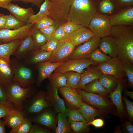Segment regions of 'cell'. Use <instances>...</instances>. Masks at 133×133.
Segmentation results:
<instances>
[{"instance_id":"50","label":"cell","mask_w":133,"mask_h":133,"mask_svg":"<svg viewBox=\"0 0 133 133\" xmlns=\"http://www.w3.org/2000/svg\"><path fill=\"white\" fill-rule=\"evenodd\" d=\"M51 132L48 129L44 128L36 124L32 125L29 133H50Z\"/></svg>"},{"instance_id":"48","label":"cell","mask_w":133,"mask_h":133,"mask_svg":"<svg viewBox=\"0 0 133 133\" xmlns=\"http://www.w3.org/2000/svg\"><path fill=\"white\" fill-rule=\"evenodd\" d=\"M124 72L127 76L128 82L131 86H133V65L130 62L123 63Z\"/></svg>"},{"instance_id":"18","label":"cell","mask_w":133,"mask_h":133,"mask_svg":"<svg viewBox=\"0 0 133 133\" xmlns=\"http://www.w3.org/2000/svg\"><path fill=\"white\" fill-rule=\"evenodd\" d=\"M29 118L32 122L43 125L55 131L56 127L55 118L50 111L47 110L39 115Z\"/></svg>"},{"instance_id":"21","label":"cell","mask_w":133,"mask_h":133,"mask_svg":"<svg viewBox=\"0 0 133 133\" xmlns=\"http://www.w3.org/2000/svg\"><path fill=\"white\" fill-rule=\"evenodd\" d=\"M103 52L112 58L117 57V47L115 40L111 35L100 39L99 46Z\"/></svg>"},{"instance_id":"14","label":"cell","mask_w":133,"mask_h":133,"mask_svg":"<svg viewBox=\"0 0 133 133\" xmlns=\"http://www.w3.org/2000/svg\"><path fill=\"white\" fill-rule=\"evenodd\" d=\"M111 26L133 25V8L129 7L109 17Z\"/></svg>"},{"instance_id":"10","label":"cell","mask_w":133,"mask_h":133,"mask_svg":"<svg viewBox=\"0 0 133 133\" xmlns=\"http://www.w3.org/2000/svg\"><path fill=\"white\" fill-rule=\"evenodd\" d=\"M97 67L102 74L111 75L119 80L126 75L123 63L117 57L98 64Z\"/></svg>"},{"instance_id":"4","label":"cell","mask_w":133,"mask_h":133,"mask_svg":"<svg viewBox=\"0 0 133 133\" xmlns=\"http://www.w3.org/2000/svg\"><path fill=\"white\" fill-rule=\"evenodd\" d=\"M74 0H49L51 4L48 16L54 21L56 29L69 21L68 14Z\"/></svg>"},{"instance_id":"59","label":"cell","mask_w":133,"mask_h":133,"mask_svg":"<svg viewBox=\"0 0 133 133\" xmlns=\"http://www.w3.org/2000/svg\"><path fill=\"white\" fill-rule=\"evenodd\" d=\"M5 126L4 120L0 118V133H6Z\"/></svg>"},{"instance_id":"52","label":"cell","mask_w":133,"mask_h":133,"mask_svg":"<svg viewBox=\"0 0 133 133\" xmlns=\"http://www.w3.org/2000/svg\"><path fill=\"white\" fill-rule=\"evenodd\" d=\"M43 0H12V1H21L25 3H30L35 5L38 8H40Z\"/></svg>"},{"instance_id":"13","label":"cell","mask_w":133,"mask_h":133,"mask_svg":"<svg viewBox=\"0 0 133 133\" xmlns=\"http://www.w3.org/2000/svg\"><path fill=\"white\" fill-rule=\"evenodd\" d=\"M64 98L68 108L78 110L83 102L82 97L75 89L67 87L58 88Z\"/></svg>"},{"instance_id":"9","label":"cell","mask_w":133,"mask_h":133,"mask_svg":"<svg viewBox=\"0 0 133 133\" xmlns=\"http://www.w3.org/2000/svg\"><path fill=\"white\" fill-rule=\"evenodd\" d=\"M76 47L70 37L59 41L57 48L52 52L49 61L51 63L64 61L68 58L74 51Z\"/></svg>"},{"instance_id":"20","label":"cell","mask_w":133,"mask_h":133,"mask_svg":"<svg viewBox=\"0 0 133 133\" xmlns=\"http://www.w3.org/2000/svg\"><path fill=\"white\" fill-rule=\"evenodd\" d=\"M34 49L33 41L31 35H28L22 41L12 55L19 61L22 59L29 52Z\"/></svg>"},{"instance_id":"49","label":"cell","mask_w":133,"mask_h":133,"mask_svg":"<svg viewBox=\"0 0 133 133\" xmlns=\"http://www.w3.org/2000/svg\"><path fill=\"white\" fill-rule=\"evenodd\" d=\"M56 28L53 25L47 26L39 30L45 36L47 40L52 37L53 33Z\"/></svg>"},{"instance_id":"30","label":"cell","mask_w":133,"mask_h":133,"mask_svg":"<svg viewBox=\"0 0 133 133\" xmlns=\"http://www.w3.org/2000/svg\"><path fill=\"white\" fill-rule=\"evenodd\" d=\"M22 40H18L0 45V56L10 58L11 56L19 45Z\"/></svg>"},{"instance_id":"12","label":"cell","mask_w":133,"mask_h":133,"mask_svg":"<svg viewBox=\"0 0 133 133\" xmlns=\"http://www.w3.org/2000/svg\"><path fill=\"white\" fill-rule=\"evenodd\" d=\"M98 65L96 63L88 59H69L60 66L54 71V73H64L68 71H73L81 74L84 69L91 65Z\"/></svg>"},{"instance_id":"33","label":"cell","mask_w":133,"mask_h":133,"mask_svg":"<svg viewBox=\"0 0 133 133\" xmlns=\"http://www.w3.org/2000/svg\"><path fill=\"white\" fill-rule=\"evenodd\" d=\"M119 80L111 75L104 74L98 79L102 86L109 92L117 86Z\"/></svg>"},{"instance_id":"41","label":"cell","mask_w":133,"mask_h":133,"mask_svg":"<svg viewBox=\"0 0 133 133\" xmlns=\"http://www.w3.org/2000/svg\"><path fill=\"white\" fill-rule=\"evenodd\" d=\"M65 114L68 117V120L70 124L73 121H82L87 123L78 110L68 108Z\"/></svg>"},{"instance_id":"57","label":"cell","mask_w":133,"mask_h":133,"mask_svg":"<svg viewBox=\"0 0 133 133\" xmlns=\"http://www.w3.org/2000/svg\"><path fill=\"white\" fill-rule=\"evenodd\" d=\"M125 128L127 133H133V126L130 121H128L126 122L125 124Z\"/></svg>"},{"instance_id":"37","label":"cell","mask_w":133,"mask_h":133,"mask_svg":"<svg viewBox=\"0 0 133 133\" xmlns=\"http://www.w3.org/2000/svg\"><path fill=\"white\" fill-rule=\"evenodd\" d=\"M17 110L14 104L9 101H0V118L7 116Z\"/></svg>"},{"instance_id":"5","label":"cell","mask_w":133,"mask_h":133,"mask_svg":"<svg viewBox=\"0 0 133 133\" xmlns=\"http://www.w3.org/2000/svg\"><path fill=\"white\" fill-rule=\"evenodd\" d=\"M10 62L13 72L12 82H17L24 88L32 85L34 80L30 68L16 58L10 59Z\"/></svg>"},{"instance_id":"15","label":"cell","mask_w":133,"mask_h":133,"mask_svg":"<svg viewBox=\"0 0 133 133\" xmlns=\"http://www.w3.org/2000/svg\"><path fill=\"white\" fill-rule=\"evenodd\" d=\"M64 61L51 63L49 61L38 63L37 66L38 74L37 84L39 85L45 79H49L52 73Z\"/></svg>"},{"instance_id":"51","label":"cell","mask_w":133,"mask_h":133,"mask_svg":"<svg viewBox=\"0 0 133 133\" xmlns=\"http://www.w3.org/2000/svg\"><path fill=\"white\" fill-rule=\"evenodd\" d=\"M123 100L126 105L129 117L130 119L132 120L133 118V103L126 98L124 97Z\"/></svg>"},{"instance_id":"11","label":"cell","mask_w":133,"mask_h":133,"mask_svg":"<svg viewBox=\"0 0 133 133\" xmlns=\"http://www.w3.org/2000/svg\"><path fill=\"white\" fill-rule=\"evenodd\" d=\"M100 39V37L94 36L82 45L78 46L68 58L88 59L92 53L98 48Z\"/></svg>"},{"instance_id":"22","label":"cell","mask_w":133,"mask_h":133,"mask_svg":"<svg viewBox=\"0 0 133 133\" xmlns=\"http://www.w3.org/2000/svg\"><path fill=\"white\" fill-rule=\"evenodd\" d=\"M52 53L40 49L33 50L28 54L25 62L27 64L31 65L48 61L50 59Z\"/></svg>"},{"instance_id":"24","label":"cell","mask_w":133,"mask_h":133,"mask_svg":"<svg viewBox=\"0 0 133 133\" xmlns=\"http://www.w3.org/2000/svg\"><path fill=\"white\" fill-rule=\"evenodd\" d=\"M94 36L90 30L83 27L70 34V37L76 46L88 41Z\"/></svg>"},{"instance_id":"56","label":"cell","mask_w":133,"mask_h":133,"mask_svg":"<svg viewBox=\"0 0 133 133\" xmlns=\"http://www.w3.org/2000/svg\"><path fill=\"white\" fill-rule=\"evenodd\" d=\"M118 4L122 6H128L132 5L133 0H116Z\"/></svg>"},{"instance_id":"38","label":"cell","mask_w":133,"mask_h":133,"mask_svg":"<svg viewBox=\"0 0 133 133\" xmlns=\"http://www.w3.org/2000/svg\"><path fill=\"white\" fill-rule=\"evenodd\" d=\"M111 58L102 52L99 49L97 48L92 53L88 59L98 65L107 61Z\"/></svg>"},{"instance_id":"40","label":"cell","mask_w":133,"mask_h":133,"mask_svg":"<svg viewBox=\"0 0 133 133\" xmlns=\"http://www.w3.org/2000/svg\"><path fill=\"white\" fill-rule=\"evenodd\" d=\"M32 122L29 117L25 116L24 119L19 126L12 129L9 133H29L32 126Z\"/></svg>"},{"instance_id":"35","label":"cell","mask_w":133,"mask_h":133,"mask_svg":"<svg viewBox=\"0 0 133 133\" xmlns=\"http://www.w3.org/2000/svg\"><path fill=\"white\" fill-rule=\"evenodd\" d=\"M51 85L58 88L64 87H66V79L64 73H54L51 74L49 79Z\"/></svg>"},{"instance_id":"27","label":"cell","mask_w":133,"mask_h":133,"mask_svg":"<svg viewBox=\"0 0 133 133\" xmlns=\"http://www.w3.org/2000/svg\"><path fill=\"white\" fill-rule=\"evenodd\" d=\"M43 2L40 7V10L36 14L31 16L26 23V24L34 23L39 19L45 16L49 15L51 4L49 0H44Z\"/></svg>"},{"instance_id":"43","label":"cell","mask_w":133,"mask_h":133,"mask_svg":"<svg viewBox=\"0 0 133 133\" xmlns=\"http://www.w3.org/2000/svg\"><path fill=\"white\" fill-rule=\"evenodd\" d=\"M53 20L48 16H44L38 20L34 24V27L39 30L43 27L53 25Z\"/></svg>"},{"instance_id":"47","label":"cell","mask_w":133,"mask_h":133,"mask_svg":"<svg viewBox=\"0 0 133 133\" xmlns=\"http://www.w3.org/2000/svg\"><path fill=\"white\" fill-rule=\"evenodd\" d=\"M114 8V5L109 0H103L100 4V10L104 14L111 13L113 11Z\"/></svg>"},{"instance_id":"6","label":"cell","mask_w":133,"mask_h":133,"mask_svg":"<svg viewBox=\"0 0 133 133\" xmlns=\"http://www.w3.org/2000/svg\"><path fill=\"white\" fill-rule=\"evenodd\" d=\"M46 92L39 91L25 102L21 111L25 116L28 117L32 115L40 112L45 108L52 106L46 100Z\"/></svg>"},{"instance_id":"55","label":"cell","mask_w":133,"mask_h":133,"mask_svg":"<svg viewBox=\"0 0 133 133\" xmlns=\"http://www.w3.org/2000/svg\"><path fill=\"white\" fill-rule=\"evenodd\" d=\"M7 15L0 13V29L5 28L6 25Z\"/></svg>"},{"instance_id":"45","label":"cell","mask_w":133,"mask_h":133,"mask_svg":"<svg viewBox=\"0 0 133 133\" xmlns=\"http://www.w3.org/2000/svg\"><path fill=\"white\" fill-rule=\"evenodd\" d=\"M52 37L54 39L59 41L69 38L70 34L65 32L61 26L54 32Z\"/></svg>"},{"instance_id":"60","label":"cell","mask_w":133,"mask_h":133,"mask_svg":"<svg viewBox=\"0 0 133 133\" xmlns=\"http://www.w3.org/2000/svg\"><path fill=\"white\" fill-rule=\"evenodd\" d=\"M125 93L126 95L130 97L133 100V91H128L127 90H126L125 91Z\"/></svg>"},{"instance_id":"16","label":"cell","mask_w":133,"mask_h":133,"mask_svg":"<svg viewBox=\"0 0 133 133\" xmlns=\"http://www.w3.org/2000/svg\"><path fill=\"white\" fill-rule=\"evenodd\" d=\"M58 92V88L51 85L47 88L46 98L54 107L57 112L65 114L67 109L66 107L63 100L59 97Z\"/></svg>"},{"instance_id":"25","label":"cell","mask_w":133,"mask_h":133,"mask_svg":"<svg viewBox=\"0 0 133 133\" xmlns=\"http://www.w3.org/2000/svg\"><path fill=\"white\" fill-rule=\"evenodd\" d=\"M3 118L5 126L12 129L17 127L22 123L25 116L21 111L17 110Z\"/></svg>"},{"instance_id":"29","label":"cell","mask_w":133,"mask_h":133,"mask_svg":"<svg viewBox=\"0 0 133 133\" xmlns=\"http://www.w3.org/2000/svg\"><path fill=\"white\" fill-rule=\"evenodd\" d=\"M67 116L64 113L60 112L57 116V126L55 132L56 133H72L67 118Z\"/></svg>"},{"instance_id":"7","label":"cell","mask_w":133,"mask_h":133,"mask_svg":"<svg viewBox=\"0 0 133 133\" xmlns=\"http://www.w3.org/2000/svg\"><path fill=\"white\" fill-rule=\"evenodd\" d=\"M34 24H26L19 29L10 30L4 28L0 29V43H6L18 40H23L31 35Z\"/></svg>"},{"instance_id":"31","label":"cell","mask_w":133,"mask_h":133,"mask_svg":"<svg viewBox=\"0 0 133 133\" xmlns=\"http://www.w3.org/2000/svg\"><path fill=\"white\" fill-rule=\"evenodd\" d=\"M83 89L85 92L96 93L102 96H106L109 92L99 82L98 79L86 84Z\"/></svg>"},{"instance_id":"39","label":"cell","mask_w":133,"mask_h":133,"mask_svg":"<svg viewBox=\"0 0 133 133\" xmlns=\"http://www.w3.org/2000/svg\"><path fill=\"white\" fill-rule=\"evenodd\" d=\"M7 15L5 28L9 29H16L26 25L24 23L17 19L11 14Z\"/></svg>"},{"instance_id":"3","label":"cell","mask_w":133,"mask_h":133,"mask_svg":"<svg viewBox=\"0 0 133 133\" xmlns=\"http://www.w3.org/2000/svg\"><path fill=\"white\" fill-rule=\"evenodd\" d=\"M7 90L8 101L14 104L16 109L21 111L25 101L36 92L33 85L24 88L16 82H13Z\"/></svg>"},{"instance_id":"46","label":"cell","mask_w":133,"mask_h":133,"mask_svg":"<svg viewBox=\"0 0 133 133\" xmlns=\"http://www.w3.org/2000/svg\"><path fill=\"white\" fill-rule=\"evenodd\" d=\"M59 41L54 39L52 37L47 40L46 42L40 48L42 50L53 52L57 48Z\"/></svg>"},{"instance_id":"17","label":"cell","mask_w":133,"mask_h":133,"mask_svg":"<svg viewBox=\"0 0 133 133\" xmlns=\"http://www.w3.org/2000/svg\"><path fill=\"white\" fill-rule=\"evenodd\" d=\"M77 92L81 95L82 100L89 104L100 109L108 107V101L102 96L78 89Z\"/></svg>"},{"instance_id":"32","label":"cell","mask_w":133,"mask_h":133,"mask_svg":"<svg viewBox=\"0 0 133 133\" xmlns=\"http://www.w3.org/2000/svg\"><path fill=\"white\" fill-rule=\"evenodd\" d=\"M13 72L12 66L7 68L0 67V85L7 89L13 83Z\"/></svg>"},{"instance_id":"2","label":"cell","mask_w":133,"mask_h":133,"mask_svg":"<svg viewBox=\"0 0 133 133\" xmlns=\"http://www.w3.org/2000/svg\"><path fill=\"white\" fill-rule=\"evenodd\" d=\"M97 13V8L91 0H74L69 13V21L88 27Z\"/></svg>"},{"instance_id":"1","label":"cell","mask_w":133,"mask_h":133,"mask_svg":"<svg viewBox=\"0 0 133 133\" xmlns=\"http://www.w3.org/2000/svg\"><path fill=\"white\" fill-rule=\"evenodd\" d=\"M117 47V57L123 63H133V29L126 25L112 26L110 35Z\"/></svg>"},{"instance_id":"36","label":"cell","mask_w":133,"mask_h":133,"mask_svg":"<svg viewBox=\"0 0 133 133\" xmlns=\"http://www.w3.org/2000/svg\"><path fill=\"white\" fill-rule=\"evenodd\" d=\"M64 74L66 79L67 86L75 89L77 88V84L81 78L80 74L73 71H68Z\"/></svg>"},{"instance_id":"42","label":"cell","mask_w":133,"mask_h":133,"mask_svg":"<svg viewBox=\"0 0 133 133\" xmlns=\"http://www.w3.org/2000/svg\"><path fill=\"white\" fill-rule=\"evenodd\" d=\"M87 123L79 121H73L70 124V128L75 133H80L86 131L88 129Z\"/></svg>"},{"instance_id":"53","label":"cell","mask_w":133,"mask_h":133,"mask_svg":"<svg viewBox=\"0 0 133 133\" xmlns=\"http://www.w3.org/2000/svg\"><path fill=\"white\" fill-rule=\"evenodd\" d=\"M7 90L0 85V101L8 100Z\"/></svg>"},{"instance_id":"54","label":"cell","mask_w":133,"mask_h":133,"mask_svg":"<svg viewBox=\"0 0 133 133\" xmlns=\"http://www.w3.org/2000/svg\"><path fill=\"white\" fill-rule=\"evenodd\" d=\"M104 122L101 119H97L93 120L87 123V125L91 124L97 127H100L103 126Z\"/></svg>"},{"instance_id":"34","label":"cell","mask_w":133,"mask_h":133,"mask_svg":"<svg viewBox=\"0 0 133 133\" xmlns=\"http://www.w3.org/2000/svg\"><path fill=\"white\" fill-rule=\"evenodd\" d=\"M31 36L33 42V50L40 49L47 42V39L44 34L34 26Z\"/></svg>"},{"instance_id":"23","label":"cell","mask_w":133,"mask_h":133,"mask_svg":"<svg viewBox=\"0 0 133 133\" xmlns=\"http://www.w3.org/2000/svg\"><path fill=\"white\" fill-rule=\"evenodd\" d=\"M102 74L97 66L88 69L80 74V79L78 84L77 88L83 89L86 84L98 79Z\"/></svg>"},{"instance_id":"58","label":"cell","mask_w":133,"mask_h":133,"mask_svg":"<svg viewBox=\"0 0 133 133\" xmlns=\"http://www.w3.org/2000/svg\"><path fill=\"white\" fill-rule=\"evenodd\" d=\"M12 0H0V8L6 9L8 5Z\"/></svg>"},{"instance_id":"19","label":"cell","mask_w":133,"mask_h":133,"mask_svg":"<svg viewBox=\"0 0 133 133\" xmlns=\"http://www.w3.org/2000/svg\"><path fill=\"white\" fill-rule=\"evenodd\" d=\"M6 9L17 19L26 23L29 18L35 13L32 7L24 8L11 2L8 5Z\"/></svg>"},{"instance_id":"26","label":"cell","mask_w":133,"mask_h":133,"mask_svg":"<svg viewBox=\"0 0 133 133\" xmlns=\"http://www.w3.org/2000/svg\"><path fill=\"white\" fill-rule=\"evenodd\" d=\"M122 88V83L119 81L116 88L109 95V97L116 107L118 113L120 114L124 112L121 99Z\"/></svg>"},{"instance_id":"44","label":"cell","mask_w":133,"mask_h":133,"mask_svg":"<svg viewBox=\"0 0 133 133\" xmlns=\"http://www.w3.org/2000/svg\"><path fill=\"white\" fill-rule=\"evenodd\" d=\"M61 26L64 31L69 34H72L83 27L71 21H68Z\"/></svg>"},{"instance_id":"28","label":"cell","mask_w":133,"mask_h":133,"mask_svg":"<svg viewBox=\"0 0 133 133\" xmlns=\"http://www.w3.org/2000/svg\"><path fill=\"white\" fill-rule=\"evenodd\" d=\"M79 110L87 123L94 120L96 117L99 115L100 113L98 109L83 102L82 103Z\"/></svg>"},{"instance_id":"8","label":"cell","mask_w":133,"mask_h":133,"mask_svg":"<svg viewBox=\"0 0 133 133\" xmlns=\"http://www.w3.org/2000/svg\"><path fill=\"white\" fill-rule=\"evenodd\" d=\"M88 27L95 36L102 37L110 35L112 26L109 17L97 12Z\"/></svg>"}]
</instances>
